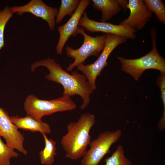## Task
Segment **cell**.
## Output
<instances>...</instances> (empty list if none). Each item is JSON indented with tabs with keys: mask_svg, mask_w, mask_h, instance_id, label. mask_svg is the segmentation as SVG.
Listing matches in <instances>:
<instances>
[{
	"mask_svg": "<svg viewBox=\"0 0 165 165\" xmlns=\"http://www.w3.org/2000/svg\"><path fill=\"white\" fill-rule=\"evenodd\" d=\"M41 66L46 67L49 71V73L45 76L46 78L62 85L63 95L70 97L79 95L83 101L80 108L83 110L88 106L90 101V96L94 90L83 74L75 71L71 74L63 69L54 59L49 57L35 62L31 65V68L34 71L36 68Z\"/></svg>",
	"mask_w": 165,
	"mask_h": 165,
	"instance_id": "cell-1",
	"label": "cell"
},
{
	"mask_svg": "<svg viewBox=\"0 0 165 165\" xmlns=\"http://www.w3.org/2000/svg\"><path fill=\"white\" fill-rule=\"evenodd\" d=\"M95 122V115L88 112L82 114L77 121L69 123L67 133L61 140L66 157L76 160L83 156L91 141L89 133Z\"/></svg>",
	"mask_w": 165,
	"mask_h": 165,
	"instance_id": "cell-2",
	"label": "cell"
},
{
	"mask_svg": "<svg viewBox=\"0 0 165 165\" xmlns=\"http://www.w3.org/2000/svg\"><path fill=\"white\" fill-rule=\"evenodd\" d=\"M150 34L152 43L151 51L142 57L137 59H127L117 57L120 61L121 70L138 81L144 72L149 69L159 71L160 73H165V60L158 52L156 46L157 31L152 28Z\"/></svg>",
	"mask_w": 165,
	"mask_h": 165,
	"instance_id": "cell-3",
	"label": "cell"
},
{
	"mask_svg": "<svg viewBox=\"0 0 165 165\" xmlns=\"http://www.w3.org/2000/svg\"><path fill=\"white\" fill-rule=\"evenodd\" d=\"M71 97L63 95L57 98L47 100L39 99L34 95L30 94L25 99L24 109L27 115L41 121L45 116L75 109L76 105Z\"/></svg>",
	"mask_w": 165,
	"mask_h": 165,
	"instance_id": "cell-4",
	"label": "cell"
},
{
	"mask_svg": "<svg viewBox=\"0 0 165 165\" xmlns=\"http://www.w3.org/2000/svg\"><path fill=\"white\" fill-rule=\"evenodd\" d=\"M77 33L83 36L84 41L82 46L77 49H74L69 46L65 48L67 56L74 60L66 68L68 72L72 71L79 64L84 63L90 56L98 57L104 48L107 38L106 34L94 37L91 36L85 32L84 28L79 27L78 28Z\"/></svg>",
	"mask_w": 165,
	"mask_h": 165,
	"instance_id": "cell-5",
	"label": "cell"
},
{
	"mask_svg": "<svg viewBox=\"0 0 165 165\" xmlns=\"http://www.w3.org/2000/svg\"><path fill=\"white\" fill-rule=\"evenodd\" d=\"M104 48L97 59L93 63L85 65L80 64L76 67L82 73L94 90L96 89V80L102 71L108 65L107 60L112 52L119 45L125 42L127 38L119 35L107 34Z\"/></svg>",
	"mask_w": 165,
	"mask_h": 165,
	"instance_id": "cell-6",
	"label": "cell"
},
{
	"mask_svg": "<svg viewBox=\"0 0 165 165\" xmlns=\"http://www.w3.org/2000/svg\"><path fill=\"white\" fill-rule=\"evenodd\" d=\"M122 133L120 129L101 133L91 141L90 149L82 157L81 165H98L104 156L110 152L111 146L119 140Z\"/></svg>",
	"mask_w": 165,
	"mask_h": 165,
	"instance_id": "cell-7",
	"label": "cell"
},
{
	"mask_svg": "<svg viewBox=\"0 0 165 165\" xmlns=\"http://www.w3.org/2000/svg\"><path fill=\"white\" fill-rule=\"evenodd\" d=\"M18 129L8 113L0 107V136L4 138L8 146L26 155L28 152L24 147V138Z\"/></svg>",
	"mask_w": 165,
	"mask_h": 165,
	"instance_id": "cell-8",
	"label": "cell"
},
{
	"mask_svg": "<svg viewBox=\"0 0 165 165\" xmlns=\"http://www.w3.org/2000/svg\"><path fill=\"white\" fill-rule=\"evenodd\" d=\"M11 9L13 14L16 13L20 16L25 13H30L45 20L51 31L54 29L55 18L57 14L58 9L47 6L41 0H32L22 6H13Z\"/></svg>",
	"mask_w": 165,
	"mask_h": 165,
	"instance_id": "cell-9",
	"label": "cell"
},
{
	"mask_svg": "<svg viewBox=\"0 0 165 165\" xmlns=\"http://www.w3.org/2000/svg\"><path fill=\"white\" fill-rule=\"evenodd\" d=\"M81 17L79 26L85 28L88 31L101 32L112 34L134 39L136 38L137 30L125 26L115 25L108 22H99L90 19L85 11Z\"/></svg>",
	"mask_w": 165,
	"mask_h": 165,
	"instance_id": "cell-10",
	"label": "cell"
},
{
	"mask_svg": "<svg viewBox=\"0 0 165 165\" xmlns=\"http://www.w3.org/2000/svg\"><path fill=\"white\" fill-rule=\"evenodd\" d=\"M90 2L89 0H80L76 10L69 19L64 24L57 28L59 38L56 49L58 54H62L64 46L69 37H75L78 35L77 31L80 19Z\"/></svg>",
	"mask_w": 165,
	"mask_h": 165,
	"instance_id": "cell-11",
	"label": "cell"
},
{
	"mask_svg": "<svg viewBox=\"0 0 165 165\" xmlns=\"http://www.w3.org/2000/svg\"><path fill=\"white\" fill-rule=\"evenodd\" d=\"M127 8L130 10V15L119 25L136 30L143 28L152 16V13L146 7L144 0H129Z\"/></svg>",
	"mask_w": 165,
	"mask_h": 165,
	"instance_id": "cell-12",
	"label": "cell"
},
{
	"mask_svg": "<svg viewBox=\"0 0 165 165\" xmlns=\"http://www.w3.org/2000/svg\"><path fill=\"white\" fill-rule=\"evenodd\" d=\"M12 123L18 129L32 132H38L42 134H50L51 129L49 124L42 120L38 121L27 115L24 117L17 116L10 117Z\"/></svg>",
	"mask_w": 165,
	"mask_h": 165,
	"instance_id": "cell-13",
	"label": "cell"
},
{
	"mask_svg": "<svg viewBox=\"0 0 165 165\" xmlns=\"http://www.w3.org/2000/svg\"><path fill=\"white\" fill-rule=\"evenodd\" d=\"M92 1L94 8L101 11V22H107L121 10L118 0H92Z\"/></svg>",
	"mask_w": 165,
	"mask_h": 165,
	"instance_id": "cell-14",
	"label": "cell"
},
{
	"mask_svg": "<svg viewBox=\"0 0 165 165\" xmlns=\"http://www.w3.org/2000/svg\"><path fill=\"white\" fill-rule=\"evenodd\" d=\"M45 141V147L39 153L41 163L44 165H52L54 162L55 157L57 154L56 142L48 138L46 134H42Z\"/></svg>",
	"mask_w": 165,
	"mask_h": 165,
	"instance_id": "cell-15",
	"label": "cell"
},
{
	"mask_svg": "<svg viewBox=\"0 0 165 165\" xmlns=\"http://www.w3.org/2000/svg\"><path fill=\"white\" fill-rule=\"evenodd\" d=\"M79 0H62L57 16L56 23L59 24L67 15L72 16L76 10L80 2Z\"/></svg>",
	"mask_w": 165,
	"mask_h": 165,
	"instance_id": "cell-16",
	"label": "cell"
},
{
	"mask_svg": "<svg viewBox=\"0 0 165 165\" xmlns=\"http://www.w3.org/2000/svg\"><path fill=\"white\" fill-rule=\"evenodd\" d=\"M144 2L147 8L153 13L159 20L165 24V5L161 0H145Z\"/></svg>",
	"mask_w": 165,
	"mask_h": 165,
	"instance_id": "cell-17",
	"label": "cell"
},
{
	"mask_svg": "<svg viewBox=\"0 0 165 165\" xmlns=\"http://www.w3.org/2000/svg\"><path fill=\"white\" fill-rule=\"evenodd\" d=\"M105 165H131V162L124 154L123 146L119 145L112 156L105 160Z\"/></svg>",
	"mask_w": 165,
	"mask_h": 165,
	"instance_id": "cell-18",
	"label": "cell"
},
{
	"mask_svg": "<svg viewBox=\"0 0 165 165\" xmlns=\"http://www.w3.org/2000/svg\"><path fill=\"white\" fill-rule=\"evenodd\" d=\"M18 153L2 141L0 136V165H10V159L18 157Z\"/></svg>",
	"mask_w": 165,
	"mask_h": 165,
	"instance_id": "cell-19",
	"label": "cell"
},
{
	"mask_svg": "<svg viewBox=\"0 0 165 165\" xmlns=\"http://www.w3.org/2000/svg\"><path fill=\"white\" fill-rule=\"evenodd\" d=\"M13 14L11 8L7 6L0 11V51L5 45L4 31L6 26Z\"/></svg>",
	"mask_w": 165,
	"mask_h": 165,
	"instance_id": "cell-20",
	"label": "cell"
},
{
	"mask_svg": "<svg viewBox=\"0 0 165 165\" xmlns=\"http://www.w3.org/2000/svg\"><path fill=\"white\" fill-rule=\"evenodd\" d=\"M157 84L161 91V97L163 106L162 116L158 122V127L161 131L165 128V73H160L157 80Z\"/></svg>",
	"mask_w": 165,
	"mask_h": 165,
	"instance_id": "cell-21",
	"label": "cell"
},
{
	"mask_svg": "<svg viewBox=\"0 0 165 165\" xmlns=\"http://www.w3.org/2000/svg\"><path fill=\"white\" fill-rule=\"evenodd\" d=\"M118 3L121 8H122L124 9L127 8V7L128 3V1L123 0H118Z\"/></svg>",
	"mask_w": 165,
	"mask_h": 165,
	"instance_id": "cell-22",
	"label": "cell"
}]
</instances>
